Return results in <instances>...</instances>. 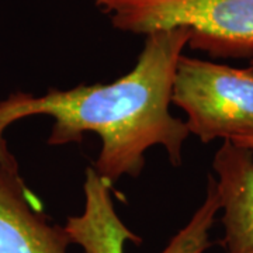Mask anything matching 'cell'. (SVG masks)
Wrapping results in <instances>:
<instances>
[{"label": "cell", "mask_w": 253, "mask_h": 253, "mask_svg": "<svg viewBox=\"0 0 253 253\" xmlns=\"http://www.w3.org/2000/svg\"><path fill=\"white\" fill-rule=\"evenodd\" d=\"M184 27L159 30L146 36L144 49L129 73L109 84L49 89L44 96L14 91L0 100V159L11 152L4 131L31 116L55 120L48 144H81L86 132L101 138V151L93 169L113 184L123 176L138 177L145 152L155 145L166 149L174 166L181 163V148L190 135L187 126L169 111L177 61L189 45Z\"/></svg>", "instance_id": "obj_1"}, {"label": "cell", "mask_w": 253, "mask_h": 253, "mask_svg": "<svg viewBox=\"0 0 253 253\" xmlns=\"http://www.w3.org/2000/svg\"><path fill=\"white\" fill-rule=\"evenodd\" d=\"M212 168L225 253H253V151L224 139Z\"/></svg>", "instance_id": "obj_5"}, {"label": "cell", "mask_w": 253, "mask_h": 253, "mask_svg": "<svg viewBox=\"0 0 253 253\" xmlns=\"http://www.w3.org/2000/svg\"><path fill=\"white\" fill-rule=\"evenodd\" d=\"M71 244L21 179L14 155L0 159V253H66Z\"/></svg>", "instance_id": "obj_4"}, {"label": "cell", "mask_w": 253, "mask_h": 253, "mask_svg": "<svg viewBox=\"0 0 253 253\" xmlns=\"http://www.w3.org/2000/svg\"><path fill=\"white\" fill-rule=\"evenodd\" d=\"M249 68H251V69H252V71H253V56H252V58H251V65H249Z\"/></svg>", "instance_id": "obj_9"}, {"label": "cell", "mask_w": 253, "mask_h": 253, "mask_svg": "<svg viewBox=\"0 0 253 253\" xmlns=\"http://www.w3.org/2000/svg\"><path fill=\"white\" fill-rule=\"evenodd\" d=\"M117 30L151 34L184 27L189 46L212 56H253V0H93Z\"/></svg>", "instance_id": "obj_2"}, {"label": "cell", "mask_w": 253, "mask_h": 253, "mask_svg": "<svg viewBox=\"0 0 253 253\" xmlns=\"http://www.w3.org/2000/svg\"><path fill=\"white\" fill-rule=\"evenodd\" d=\"M219 211L215 177L208 176L207 193L184 228L173 236L161 253H204L210 248V231Z\"/></svg>", "instance_id": "obj_7"}, {"label": "cell", "mask_w": 253, "mask_h": 253, "mask_svg": "<svg viewBox=\"0 0 253 253\" xmlns=\"http://www.w3.org/2000/svg\"><path fill=\"white\" fill-rule=\"evenodd\" d=\"M172 103L187 114L186 126L207 144L253 134V71L181 55Z\"/></svg>", "instance_id": "obj_3"}, {"label": "cell", "mask_w": 253, "mask_h": 253, "mask_svg": "<svg viewBox=\"0 0 253 253\" xmlns=\"http://www.w3.org/2000/svg\"><path fill=\"white\" fill-rule=\"evenodd\" d=\"M229 141L234 142L235 145H239V146H244V148H248V149L253 151V134L252 135L235 136V138H232Z\"/></svg>", "instance_id": "obj_8"}, {"label": "cell", "mask_w": 253, "mask_h": 253, "mask_svg": "<svg viewBox=\"0 0 253 253\" xmlns=\"http://www.w3.org/2000/svg\"><path fill=\"white\" fill-rule=\"evenodd\" d=\"M111 186L93 168L86 170L84 211L82 215L68 218L65 225L72 244L82 246L84 253H124V244L128 241L142 242L117 215Z\"/></svg>", "instance_id": "obj_6"}]
</instances>
